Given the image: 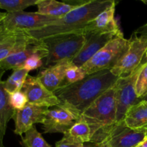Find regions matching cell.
Instances as JSON below:
<instances>
[{
	"instance_id": "cell-26",
	"label": "cell",
	"mask_w": 147,
	"mask_h": 147,
	"mask_svg": "<svg viewBox=\"0 0 147 147\" xmlns=\"http://www.w3.org/2000/svg\"><path fill=\"white\" fill-rule=\"evenodd\" d=\"M9 103L14 111L22 110L28 104V100L22 90L9 93Z\"/></svg>"
},
{
	"instance_id": "cell-9",
	"label": "cell",
	"mask_w": 147,
	"mask_h": 147,
	"mask_svg": "<svg viewBox=\"0 0 147 147\" xmlns=\"http://www.w3.org/2000/svg\"><path fill=\"white\" fill-rule=\"evenodd\" d=\"M129 48L120 61L111 70L118 77H124L134 71L143 62L147 52V37L133 34L129 39Z\"/></svg>"
},
{
	"instance_id": "cell-14",
	"label": "cell",
	"mask_w": 147,
	"mask_h": 147,
	"mask_svg": "<svg viewBox=\"0 0 147 147\" xmlns=\"http://www.w3.org/2000/svg\"><path fill=\"white\" fill-rule=\"evenodd\" d=\"M39 54L47 58L48 56V50L42 40H37L23 50H20L9 55L4 60L0 61V67L4 70H16L22 68L24 62L34 55Z\"/></svg>"
},
{
	"instance_id": "cell-12",
	"label": "cell",
	"mask_w": 147,
	"mask_h": 147,
	"mask_svg": "<svg viewBox=\"0 0 147 147\" xmlns=\"http://www.w3.org/2000/svg\"><path fill=\"white\" fill-rule=\"evenodd\" d=\"M48 109L28 103L22 110L15 111L13 117L15 125L14 133L22 136L23 134H25L34 126V123L43 124Z\"/></svg>"
},
{
	"instance_id": "cell-13",
	"label": "cell",
	"mask_w": 147,
	"mask_h": 147,
	"mask_svg": "<svg viewBox=\"0 0 147 147\" xmlns=\"http://www.w3.org/2000/svg\"><path fill=\"white\" fill-rule=\"evenodd\" d=\"M122 33L121 31L117 33L86 34V42L78 54L72 60L73 65L77 67H82L109 42Z\"/></svg>"
},
{
	"instance_id": "cell-7",
	"label": "cell",
	"mask_w": 147,
	"mask_h": 147,
	"mask_svg": "<svg viewBox=\"0 0 147 147\" xmlns=\"http://www.w3.org/2000/svg\"><path fill=\"white\" fill-rule=\"evenodd\" d=\"M147 61L144 58L140 65L129 76L120 77L115 84L116 100V122L123 120L125 114L131 106L142 100L137 97L136 90L138 77Z\"/></svg>"
},
{
	"instance_id": "cell-11",
	"label": "cell",
	"mask_w": 147,
	"mask_h": 147,
	"mask_svg": "<svg viewBox=\"0 0 147 147\" xmlns=\"http://www.w3.org/2000/svg\"><path fill=\"white\" fill-rule=\"evenodd\" d=\"M22 90L27 96L30 104L47 108L60 104V100L55 93L47 90L37 76L29 75Z\"/></svg>"
},
{
	"instance_id": "cell-2",
	"label": "cell",
	"mask_w": 147,
	"mask_h": 147,
	"mask_svg": "<svg viewBox=\"0 0 147 147\" xmlns=\"http://www.w3.org/2000/svg\"><path fill=\"white\" fill-rule=\"evenodd\" d=\"M115 3L113 0H89L86 4L60 17L54 24L27 33L32 38L41 40L57 34L83 32L90 21Z\"/></svg>"
},
{
	"instance_id": "cell-37",
	"label": "cell",
	"mask_w": 147,
	"mask_h": 147,
	"mask_svg": "<svg viewBox=\"0 0 147 147\" xmlns=\"http://www.w3.org/2000/svg\"><path fill=\"white\" fill-rule=\"evenodd\" d=\"M143 100H147V95H146V96H145V97H144V98Z\"/></svg>"
},
{
	"instance_id": "cell-31",
	"label": "cell",
	"mask_w": 147,
	"mask_h": 147,
	"mask_svg": "<svg viewBox=\"0 0 147 147\" xmlns=\"http://www.w3.org/2000/svg\"><path fill=\"white\" fill-rule=\"evenodd\" d=\"M3 21V20H2ZM2 21H0V35L5 31V29H4V25H3Z\"/></svg>"
},
{
	"instance_id": "cell-27",
	"label": "cell",
	"mask_w": 147,
	"mask_h": 147,
	"mask_svg": "<svg viewBox=\"0 0 147 147\" xmlns=\"http://www.w3.org/2000/svg\"><path fill=\"white\" fill-rule=\"evenodd\" d=\"M136 90L137 97L141 100H143L147 95V63L138 77Z\"/></svg>"
},
{
	"instance_id": "cell-19",
	"label": "cell",
	"mask_w": 147,
	"mask_h": 147,
	"mask_svg": "<svg viewBox=\"0 0 147 147\" xmlns=\"http://www.w3.org/2000/svg\"><path fill=\"white\" fill-rule=\"evenodd\" d=\"M5 70L0 67V144L3 145V140L7 131V126L11 119H13L15 111L9 103V93L6 91L2 80Z\"/></svg>"
},
{
	"instance_id": "cell-3",
	"label": "cell",
	"mask_w": 147,
	"mask_h": 147,
	"mask_svg": "<svg viewBox=\"0 0 147 147\" xmlns=\"http://www.w3.org/2000/svg\"><path fill=\"white\" fill-rule=\"evenodd\" d=\"M116 100L115 85L95 100L82 114L91 131L89 143H95L102 134L116 123Z\"/></svg>"
},
{
	"instance_id": "cell-25",
	"label": "cell",
	"mask_w": 147,
	"mask_h": 147,
	"mask_svg": "<svg viewBox=\"0 0 147 147\" xmlns=\"http://www.w3.org/2000/svg\"><path fill=\"white\" fill-rule=\"evenodd\" d=\"M86 76V75L85 74L81 67H77L72 63L71 65L68 67L66 71L65 77L64 81H63L61 87L77 83V82L83 80Z\"/></svg>"
},
{
	"instance_id": "cell-10",
	"label": "cell",
	"mask_w": 147,
	"mask_h": 147,
	"mask_svg": "<svg viewBox=\"0 0 147 147\" xmlns=\"http://www.w3.org/2000/svg\"><path fill=\"white\" fill-rule=\"evenodd\" d=\"M73 113L60 105L49 108L43 123L45 134H63L67 131L77 121Z\"/></svg>"
},
{
	"instance_id": "cell-22",
	"label": "cell",
	"mask_w": 147,
	"mask_h": 147,
	"mask_svg": "<svg viewBox=\"0 0 147 147\" xmlns=\"http://www.w3.org/2000/svg\"><path fill=\"white\" fill-rule=\"evenodd\" d=\"M21 144L24 147H52L34 126L26 132L24 137H22Z\"/></svg>"
},
{
	"instance_id": "cell-39",
	"label": "cell",
	"mask_w": 147,
	"mask_h": 147,
	"mask_svg": "<svg viewBox=\"0 0 147 147\" xmlns=\"http://www.w3.org/2000/svg\"><path fill=\"white\" fill-rule=\"evenodd\" d=\"M0 127H1V124H0Z\"/></svg>"
},
{
	"instance_id": "cell-23",
	"label": "cell",
	"mask_w": 147,
	"mask_h": 147,
	"mask_svg": "<svg viewBox=\"0 0 147 147\" xmlns=\"http://www.w3.org/2000/svg\"><path fill=\"white\" fill-rule=\"evenodd\" d=\"M39 0H0V9L7 11V13L22 11L24 9L37 5Z\"/></svg>"
},
{
	"instance_id": "cell-33",
	"label": "cell",
	"mask_w": 147,
	"mask_h": 147,
	"mask_svg": "<svg viewBox=\"0 0 147 147\" xmlns=\"http://www.w3.org/2000/svg\"><path fill=\"white\" fill-rule=\"evenodd\" d=\"M6 14H7V13L1 12V11H0V21H2V20H4V17L6 16Z\"/></svg>"
},
{
	"instance_id": "cell-24",
	"label": "cell",
	"mask_w": 147,
	"mask_h": 147,
	"mask_svg": "<svg viewBox=\"0 0 147 147\" xmlns=\"http://www.w3.org/2000/svg\"><path fill=\"white\" fill-rule=\"evenodd\" d=\"M28 36L29 34L26 32H9L5 30L0 35V50L18 42Z\"/></svg>"
},
{
	"instance_id": "cell-6",
	"label": "cell",
	"mask_w": 147,
	"mask_h": 147,
	"mask_svg": "<svg viewBox=\"0 0 147 147\" xmlns=\"http://www.w3.org/2000/svg\"><path fill=\"white\" fill-rule=\"evenodd\" d=\"M146 140L147 131L130 129L123 120L116 122L93 144L100 147H138Z\"/></svg>"
},
{
	"instance_id": "cell-28",
	"label": "cell",
	"mask_w": 147,
	"mask_h": 147,
	"mask_svg": "<svg viewBox=\"0 0 147 147\" xmlns=\"http://www.w3.org/2000/svg\"><path fill=\"white\" fill-rule=\"evenodd\" d=\"M43 58H44V57L42 56L41 55H34L29 57V58L24 62L22 68L27 70L28 72L31 71V70H37V68H39V67H40L41 66L43 65L42 60Z\"/></svg>"
},
{
	"instance_id": "cell-15",
	"label": "cell",
	"mask_w": 147,
	"mask_h": 147,
	"mask_svg": "<svg viewBox=\"0 0 147 147\" xmlns=\"http://www.w3.org/2000/svg\"><path fill=\"white\" fill-rule=\"evenodd\" d=\"M115 11L116 3L90 21L83 30V33L85 34H107L121 31L115 19Z\"/></svg>"
},
{
	"instance_id": "cell-4",
	"label": "cell",
	"mask_w": 147,
	"mask_h": 147,
	"mask_svg": "<svg viewBox=\"0 0 147 147\" xmlns=\"http://www.w3.org/2000/svg\"><path fill=\"white\" fill-rule=\"evenodd\" d=\"M48 50L44 68L65 60H73L81 50L86 41L83 32L51 36L41 40Z\"/></svg>"
},
{
	"instance_id": "cell-8",
	"label": "cell",
	"mask_w": 147,
	"mask_h": 147,
	"mask_svg": "<svg viewBox=\"0 0 147 147\" xmlns=\"http://www.w3.org/2000/svg\"><path fill=\"white\" fill-rule=\"evenodd\" d=\"M60 18L42 15L36 12L7 13L3 20L5 30L9 32H28L39 30L54 24Z\"/></svg>"
},
{
	"instance_id": "cell-21",
	"label": "cell",
	"mask_w": 147,
	"mask_h": 147,
	"mask_svg": "<svg viewBox=\"0 0 147 147\" xmlns=\"http://www.w3.org/2000/svg\"><path fill=\"white\" fill-rule=\"evenodd\" d=\"M29 76V72L23 68L13 70L11 76L4 81V88L8 93L22 90L26 80Z\"/></svg>"
},
{
	"instance_id": "cell-35",
	"label": "cell",
	"mask_w": 147,
	"mask_h": 147,
	"mask_svg": "<svg viewBox=\"0 0 147 147\" xmlns=\"http://www.w3.org/2000/svg\"><path fill=\"white\" fill-rule=\"evenodd\" d=\"M142 1L144 3V4H146L147 5V0H142Z\"/></svg>"
},
{
	"instance_id": "cell-34",
	"label": "cell",
	"mask_w": 147,
	"mask_h": 147,
	"mask_svg": "<svg viewBox=\"0 0 147 147\" xmlns=\"http://www.w3.org/2000/svg\"><path fill=\"white\" fill-rule=\"evenodd\" d=\"M138 147H147V140L145 141L144 143H142L140 146H138Z\"/></svg>"
},
{
	"instance_id": "cell-20",
	"label": "cell",
	"mask_w": 147,
	"mask_h": 147,
	"mask_svg": "<svg viewBox=\"0 0 147 147\" xmlns=\"http://www.w3.org/2000/svg\"><path fill=\"white\" fill-rule=\"evenodd\" d=\"M63 137L78 143H89L92 138L91 131L87 122L83 118H80V119L63 134Z\"/></svg>"
},
{
	"instance_id": "cell-1",
	"label": "cell",
	"mask_w": 147,
	"mask_h": 147,
	"mask_svg": "<svg viewBox=\"0 0 147 147\" xmlns=\"http://www.w3.org/2000/svg\"><path fill=\"white\" fill-rule=\"evenodd\" d=\"M119 77L104 70L87 75L83 80L57 89L55 94L60 106L70 110L79 120L85 111L101 95L113 87Z\"/></svg>"
},
{
	"instance_id": "cell-16",
	"label": "cell",
	"mask_w": 147,
	"mask_h": 147,
	"mask_svg": "<svg viewBox=\"0 0 147 147\" xmlns=\"http://www.w3.org/2000/svg\"><path fill=\"white\" fill-rule=\"evenodd\" d=\"M71 65V60H63L57 64L43 68L38 73L37 78L47 90L55 93L61 87L65 77L66 71Z\"/></svg>"
},
{
	"instance_id": "cell-29",
	"label": "cell",
	"mask_w": 147,
	"mask_h": 147,
	"mask_svg": "<svg viewBox=\"0 0 147 147\" xmlns=\"http://www.w3.org/2000/svg\"><path fill=\"white\" fill-rule=\"evenodd\" d=\"M84 144L73 142L63 137L61 140L56 142L55 147H83Z\"/></svg>"
},
{
	"instance_id": "cell-36",
	"label": "cell",
	"mask_w": 147,
	"mask_h": 147,
	"mask_svg": "<svg viewBox=\"0 0 147 147\" xmlns=\"http://www.w3.org/2000/svg\"><path fill=\"white\" fill-rule=\"evenodd\" d=\"M144 58L145 60H146L147 61V52L146 53V55H145V56H144Z\"/></svg>"
},
{
	"instance_id": "cell-18",
	"label": "cell",
	"mask_w": 147,
	"mask_h": 147,
	"mask_svg": "<svg viewBox=\"0 0 147 147\" xmlns=\"http://www.w3.org/2000/svg\"><path fill=\"white\" fill-rule=\"evenodd\" d=\"M125 123L134 130L147 131V100L131 106L123 118Z\"/></svg>"
},
{
	"instance_id": "cell-17",
	"label": "cell",
	"mask_w": 147,
	"mask_h": 147,
	"mask_svg": "<svg viewBox=\"0 0 147 147\" xmlns=\"http://www.w3.org/2000/svg\"><path fill=\"white\" fill-rule=\"evenodd\" d=\"M89 0H73V1H58L55 0H39L37 4V13L50 17H63L72 10L86 4Z\"/></svg>"
},
{
	"instance_id": "cell-38",
	"label": "cell",
	"mask_w": 147,
	"mask_h": 147,
	"mask_svg": "<svg viewBox=\"0 0 147 147\" xmlns=\"http://www.w3.org/2000/svg\"><path fill=\"white\" fill-rule=\"evenodd\" d=\"M0 147H4V146H1V145L0 144Z\"/></svg>"
},
{
	"instance_id": "cell-5",
	"label": "cell",
	"mask_w": 147,
	"mask_h": 147,
	"mask_svg": "<svg viewBox=\"0 0 147 147\" xmlns=\"http://www.w3.org/2000/svg\"><path fill=\"white\" fill-rule=\"evenodd\" d=\"M129 42L130 40L125 38L123 33L116 36L82 66L85 74L87 76L101 70L113 69L127 51Z\"/></svg>"
},
{
	"instance_id": "cell-30",
	"label": "cell",
	"mask_w": 147,
	"mask_h": 147,
	"mask_svg": "<svg viewBox=\"0 0 147 147\" xmlns=\"http://www.w3.org/2000/svg\"><path fill=\"white\" fill-rule=\"evenodd\" d=\"M134 34H136V35L139 34V36H145V37H147V22L145 24H144V25L139 27L134 32Z\"/></svg>"
},
{
	"instance_id": "cell-32",
	"label": "cell",
	"mask_w": 147,
	"mask_h": 147,
	"mask_svg": "<svg viewBox=\"0 0 147 147\" xmlns=\"http://www.w3.org/2000/svg\"><path fill=\"white\" fill-rule=\"evenodd\" d=\"M83 147H100L98 145L95 144H92V143H89L88 144H84V146Z\"/></svg>"
}]
</instances>
